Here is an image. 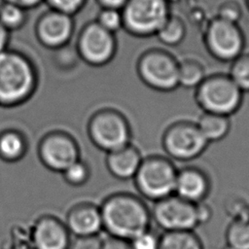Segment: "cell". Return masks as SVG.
<instances>
[{
  "mask_svg": "<svg viewBox=\"0 0 249 249\" xmlns=\"http://www.w3.org/2000/svg\"><path fill=\"white\" fill-rule=\"evenodd\" d=\"M99 208L103 229L109 235L131 240L150 229L151 210L132 194H114L106 197Z\"/></svg>",
  "mask_w": 249,
  "mask_h": 249,
  "instance_id": "1",
  "label": "cell"
},
{
  "mask_svg": "<svg viewBox=\"0 0 249 249\" xmlns=\"http://www.w3.org/2000/svg\"><path fill=\"white\" fill-rule=\"evenodd\" d=\"M38 84L36 68L24 54L6 50L0 53V105L15 107L26 102Z\"/></svg>",
  "mask_w": 249,
  "mask_h": 249,
  "instance_id": "2",
  "label": "cell"
},
{
  "mask_svg": "<svg viewBox=\"0 0 249 249\" xmlns=\"http://www.w3.org/2000/svg\"><path fill=\"white\" fill-rule=\"evenodd\" d=\"M195 99L203 112L230 117L241 106L243 91L229 75L214 74L195 89Z\"/></svg>",
  "mask_w": 249,
  "mask_h": 249,
  "instance_id": "3",
  "label": "cell"
},
{
  "mask_svg": "<svg viewBox=\"0 0 249 249\" xmlns=\"http://www.w3.org/2000/svg\"><path fill=\"white\" fill-rule=\"evenodd\" d=\"M177 172L170 159L155 155L142 160L133 179L141 196L158 201L174 195Z\"/></svg>",
  "mask_w": 249,
  "mask_h": 249,
  "instance_id": "4",
  "label": "cell"
},
{
  "mask_svg": "<svg viewBox=\"0 0 249 249\" xmlns=\"http://www.w3.org/2000/svg\"><path fill=\"white\" fill-rule=\"evenodd\" d=\"M88 133L91 142L106 153L130 144L131 139L128 121L121 112L114 109L95 112L89 121Z\"/></svg>",
  "mask_w": 249,
  "mask_h": 249,
  "instance_id": "5",
  "label": "cell"
},
{
  "mask_svg": "<svg viewBox=\"0 0 249 249\" xmlns=\"http://www.w3.org/2000/svg\"><path fill=\"white\" fill-rule=\"evenodd\" d=\"M161 144L169 158L180 161L198 158L209 145L196 123L187 120L169 124L162 134Z\"/></svg>",
  "mask_w": 249,
  "mask_h": 249,
  "instance_id": "6",
  "label": "cell"
},
{
  "mask_svg": "<svg viewBox=\"0 0 249 249\" xmlns=\"http://www.w3.org/2000/svg\"><path fill=\"white\" fill-rule=\"evenodd\" d=\"M121 12L123 26L139 36L157 33L168 18L165 0H127Z\"/></svg>",
  "mask_w": 249,
  "mask_h": 249,
  "instance_id": "7",
  "label": "cell"
},
{
  "mask_svg": "<svg viewBox=\"0 0 249 249\" xmlns=\"http://www.w3.org/2000/svg\"><path fill=\"white\" fill-rule=\"evenodd\" d=\"M179 62L167 53L149 51L140 56L137 73L141 81L150 89L168 92L179 87Z\"/></svg>",
  "mask_w": 249,
  "mask_h": 249,
  "instance_id": "8",
  "label": "cell"
},
{
  "mask_svg": "<svg viewBox=\"0 0 249 249\" xmlns=\"http://www.w3.org/2000/svg\"><path fill=\"white\" fill-rule=\"evenodd\" d=\"M151 216L163 231H194L199 226L196 204L176 195L155 201Z\"/></svg>",
  "mask_w": 249,
  "mask_h": 249,
  "instance_id": "9",
  "label": "cell"
},
{
  "mask_svg": "<svg viewBox=\"0 0 249 249\" xmlns=\"http://www.w3.org/2000/svg\"><path fill=\"white\" fill-rule=\"evenodd\" d=\"M77 50L85 62L92 66H103L109 63L117 50L115 34L106 30L96 21L90 22L81 31Z\"/></svg>",
  "mask_w": 249,
  "mask_h": 249,
  "instance_id": "10",
  "label": "cell"
},
{
  "mask_svg": "<svg viewBox=\"0 0 249 249\" xmlns=\"http://www.w3.org/2000/svg\"><path fill=\"white\" fill-rule=\"evenodd\" d=\"M38 154L47 168L60 173L80 160V149L76 140L59 130L52 131L41 139Z\"/></svg>",
  "mask_w": 249,
  "mask_h": 249,
  "instance_id": "11",
  "label": "cell"
},
{
  "mask_svg": "<svg viewBox=\"0 0 249 249\" xmlns=\"http://www.w3.org/2000/svg\"><path fill=\"white\" fill-rule=\"evenodd\" d=\"M206 43L211 54L222 61H233L243 48L242 35L234 22L221 18L209 26Z\"/></svg>",
  "mask_w": 249,
  "mask_h": 249,
  "instance_id": "12",
  "label": "cell"
},
{
  "mask_svg": "<svg viewBox=\"0 0 249 249\" xmlns=\"http://www.w3.org/2000/svg\"><path fill=\"white\" fill-rule=\"evenodd\" d=\"M71 15L53 10L45 13L36 24V36L47 48L59 49L66 45L73 34Z\"/></svg>",
  "mask_w": 249,
  "mask_h": 249,
  "instance_id": "13",
  "label": "cell"
},
{
  "mask_svg": "<svg viewBox=\"0 0 249 249\" xmlns=\"http://www.w3.org/2000/svg\"><path fill=\"white\" fill-rule=\"evenodd\" d=\"M70 232L56 217L45 215L39 218L32 231L34 249H69Z\"/></svg>",
  "mask_w": 249,
  "mask_h": 249,
  "instance_id": "14",
  "label": "cell"
},
{
  "mask_svg": "<svg viewBox=\"0 0 249 249\" xmlns=\"http://www.w3.org/2000/svg\"><path fill=\"white\" fill-rule=\"evenodd\" d=\"M210 189L209 177L202 169L196 166L178 169L174 195L196 204L204 201Z\"/></svg>",
  "mask_w": 249,
  "mask_h": 249,
  "instance_id": "15",
  "label": "cell"
},
{
  "mask_svg": "<svg viewBox=\"0 0 249 249\" xmlns=\"http://www.w3.org/2000/svg\"><path fill=\"white\" fill-rule=\"evenodd\" d=\"M65 226L75 236L98 234L103 229L100 208L92 203L74 205L66 214Z\"/></svg>",
  "mask_w": 249,
  "mask_h": 249,
  "instance_id": "16",
  "label": "cell"
},
{
  "mask_svg": "<svg viewBox=\"0 0 249 249\" xmlns=\"http://www.w3.org/2000/svg\"><path fill=\"white\" fill-rule=\"evenodd\" d=\"M142 160L138 149L130 143L119 150L107 153L106 166L116 178L127 180L134 177Z\"/></svg>",
  "mask_w": 249,
  "mask_h": 249,
  "instance_id": "17",
  "label": "cell"
},
{
  "mask_svg": "<svg viewBox=\"0 0 249 249\" xmlns=\"http://www.w3.org/2000/svg\"><path fill=\"white\" fill-rule=\"evenodd\" d=\"M196 123L208 143L224 139L231 126L229 116L206 112H203Z\"/></svg>",
  "mask_w": 249,
  "mask_h": 249,
  "instance_id": "18",
  "label": "cell"
},
{
  "mask_svg": "<svg viewBox=\"0 0 249 249\" xmlns=\"http://www.w3.org/2000/svg\"><path fill=\"white\" fill-rule=\"evenodd\" d=\"M27 151L24 135L16 129H6L0 132V159L7 162L21 160Z\"/></svg>",
  "mask_w": 249,
  "mask_h": 249,
  "instance_id": "19",
  "label": "cell"
},
{
  "mask_svg": "<svg viewBox=\"0 0 249 249\" xmlns=\"http://www.w3.org/2000/svg\"><path fill=\"white\" fill-rule=\"evenodd\" d=\"M159 249H203V245L194 231H163Z\"/></svg>",
  "mask_w": 249,
  "mask_h": 249,
  "instance_id": "20",
  "label": "cell"
},
{
  "mask_svg": "<svg viewBox=\"0 0 249 249\" xmlns=\"http://www.w3.org/2000/svg\"><path fill=\"white\" fill-rule=\"evenodd\" d=\"M226 243L231 249H249V214L239 215L230 223Z\"/></svg>",
  "mask_w": 249,
  "mask_h": 249,
  "instance_id": "21",
  "label": "cell"
},
{
  "mask_svg": "<svg viewBox=\"0 0 249 249\" xmlns=\"http://www.w3.org/2000/svg\"><path fill=\"white\" fill-rule=\"evenodd\" d=\"M205 70L201 63L194 59L179 62L178 84L185 89H196L205 79Z\"/></svg>",
  "mask_w": 249,
  "mask_h": 249,
  "instance_id": "22",
  "label": "cell"
},
{
  "mask_svg": "<svg viewBox=\"0 0 249 249\" xmlns=\"http://www.w3.org/2000/svg\"><path fill=\"white\" fill-rule=\"evenodd\" d=\"M26 19V10L5 2L0 7V23L9 31L20 28Z\"/></svg>",
  "mask_w": 249,
  "mask_h": 249,
  "instance_id": "23",
  "label": "cell"
},
{
  "mask_svg": "<svg viewBox=\"0 0 249 249\" xmlns=\"http://www.w3.org/2000/svg\"><path fill=\"white\" fill-rule=\"evenodd\" d=\"M229 76L243 92L249 91V54H240L232 61Z\"/></svg>",
  "mask_w": 249,
  "mask_h": 249,
  "instance_id": "24",
  "label": "cell"
},
{
  "mask_svg": "<svg viewBox=\"0 0 249 249\" xmlns=\"http://www.w3.org/2000/svg\"><path fill=\"white\" fill-rule=\"evenodd\" d=\"M184 31V26L179 19L175 18H168L157 34L164 44L175 45L182 40Z\"/></svg>",
  "mask_w": 249,
  "mask_h": 249,
  "instance_id": "25",
  "label": "cell"
},
{
  "mask_svg": "<svg viewBox=\"0 0 249 249\" xmlns=\"http://www.w3.org/2000/svg\"><path fill=\"white\" fill-rule=\"evenodd\" d=\"M61 174L66 183L71 186L78 187L84 185L89 180L90 176V170L85 161L78 160L70 166H68Z\"/></svg>",
  "mask_w": 249,
  "mask_h": 249,
  "instance_id": "26",
  "label": "cell"
},
{
  "mask_svg": "<svg viewBox=\"0 0 249 249\" xmlns=\"http://www.w3.org/2000/svg\"><path fill=\"white\" fill-rule=\"evenodd\" d=\"M96 22L106 30L115 34L123 27L122 12L117 9L103 8L98 14Z\"/></svg>",
  "mask_w": 249,
  "mask_h": 249,
  "instance_id": "27",
  "label": "cell"
},
{
  "mask_svg": "<svg viewBox=\"0 0 249 249\" xmlns=\"http://www.w3.org/2000/svg\"><path fill=\"white\" fill-rule=\"evenodd\" d=\"M131 249H159L160 236L150 229L129 240Z\"/></svg>",
  "mask_w": 249,
  "mask_h": 249,
  "instance_id": "28",
  "label": "cell"
},
{
  "mask_svg": "<svg viewBox=\"0 0 249 249\" xmlns=\"http://www.w3.org/2000/svg\"><path fill=\"white\" fill-rule=\"evenodd\" d=\"M102 240L98 234L75 236V239L70 242L69 249H101Z\"/></svg>",
  "mask_w": 249,
  "mask_h": 249,
  "instance_id": "29",
  "label": "cell"
},
{
  "mask_svg": "<svg viewBox=\"0 0 249 249\" xmlns=\"http://www.w3.org/2000/svg\"><path fill=\"white\" fill-rule=\"evenodd\" d=\"M53 10H56L68 15L78 12L86 0H45Z\"/></svg>",
  "mask_w": 249,
  "mask_h": 249,
  "instance_id": "30",
  "label": "cell"
},
{
  "mask_svg": "<svg viewBox=\"0 0 249 249\" xmlns=\"http://www.w3.org/2000/svg\"><path fill=\"white\" fill-rule=\"evenodd\" d=\"M101 249H131L129 240L108 235L102 240Z\"/></svg>",
  "mask_w": 249,
  "mask_h": 249,
  "instance_id": "31",
  "label": "cell"
},
{
  "mask_svg": "<svg viewBox=\"0 0 249 249\" xmlns=\"http://www.w3.org/2000/svg\"><path fill=\"white\" fill-rule=\"evenodd\" d=\"M196 218L198 225L204 224L209 222V220L212 217V210L209 205H207L204 201L196 203Z\"/></svg>",
  "mask_w": 249,
  "mask_h": 249,
  "instance_id": "32",
  "label": "cell"
},
{
  "mask_svg": "<svg viewBox=\"0 0 249 249\" xmlns=\"http://www.w3.org/2000/svg\"><path fill=\"white\" fill-rule=\"evenodd\" d=\"M4 1L15 4L24 10H28V9L37 7L43 0H4Z\"/></svg>",
  "mask_w": 249,
  "mask_h": 249,
  "instance_id": "33",
  "label": "cell"
},
{
  "mask_svg": "<svg viewBox=\"0 0 249 249\" xmlns=\"http://www.w3.org/2000/svg\"><path fill=\"white\" fill-rule=\"evenodd\" d=\"M103 8L122 10L127 0H97Z\"/></svg>",
  "mask_w": 249,
  "mask_h": 249,
  "instance_id": "34",
  "label": "cell"
},
{
  "mask_svg": "<svg viewBox=\"0 0 249 249\" xmlns=\"http://www.w3.org/2000/svg\"><path fill=\"white\" fill-rule=\"evenodd\" d=\"M10 38V31L0 23V53L7 50Z\"/></svg>",
  "mask_w": 249,
  "mask_h": 249,
  "instance_id": "35",
  "label": "cell"
},
{
  "mask_svg": "<svg viewBox=\"0 0 249 249\" xmlns=\"http://www.w3.org/2000/svg\"><path fill=\"white\" fill-rule=\"evenodd\" d=\"M4 3V0H0V7L2 6V4Z\"/></svg>",
  "mask_w": 249,
  "mask_h": 249,
  "instance_id": "36",
  "label": "cell"
}]
</instances>
